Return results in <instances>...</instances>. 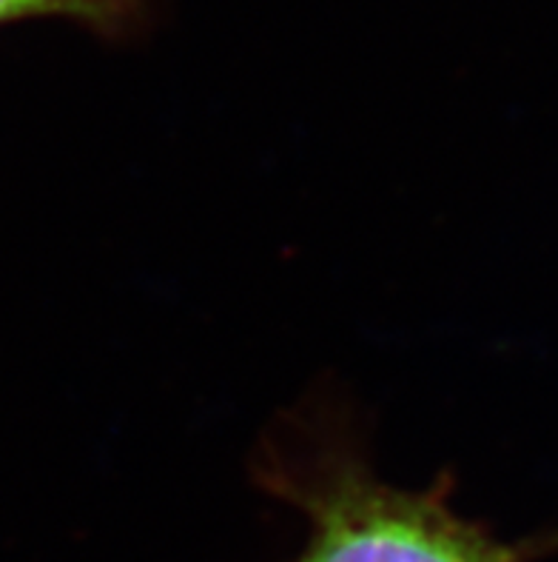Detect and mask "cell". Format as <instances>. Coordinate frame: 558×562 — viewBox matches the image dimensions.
Returning <instances> with one entry per match:
<instances>
[{
	"label": "cell",
	"mask_w": 558,
	"mask_h": 562,
	"mask_svg": "<svg viewBox=\"0 0 558 562\" xmlns=\"http://www.w3.org/2000/svg\"><path fill=\"white\" fill-rule=\"evenodd\" d=\"M32 18H78L86 23L109 26L114 21H126L106 0H0V26Z\"/></svg>",
	"instance_id": "obj_2"
},
{
	"label": "cell",
	"mask_w": 558,
	"mask_h": 562,
	"mask_svg": "<svg viewBox=\"0 0 558 562\" xmlns=\"http://www.w3.org/2000/svg\"><path fill=\"white\" fill-rule=\"evenodd\" d=\"M106 3L112 9H117V12H121L123 18H126V14H128V3H132V0H106Z\"/></svg>",
	"instance_id": "obj_3"
},
{
	"label": "cell",
	"mask_w": 558,
	"mask_h": 562,
	"mask_svg": "<svg viewBox=\"0 0 558 562\" xmlns=\"http://www.w3.org/2000/svg\"><path fill=\"white\" fill-rule=\"evenodd\" d=\"M269 483L308 522L294 562H524L519 546L453 512L445 480L431 492H405L354 457H328L305 471H269Z\"/></svg>",
	"instance_id": "obj_1"
}]
</instances>
